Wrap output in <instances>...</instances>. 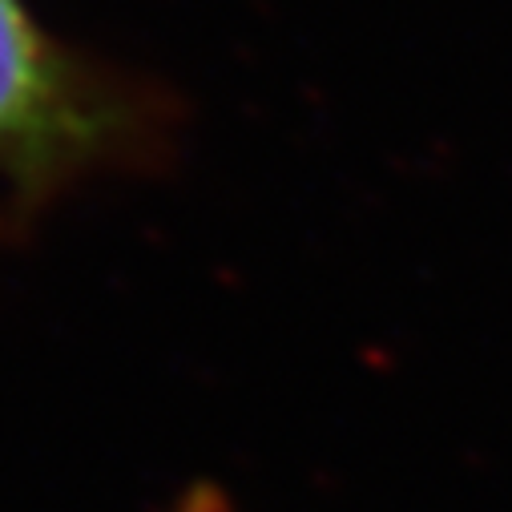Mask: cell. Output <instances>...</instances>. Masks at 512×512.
<instances>
[{
	"mask_svg": "<svg viewBox=\"0 0 512 512\" xmlns=\"http://www.w3.org/2000/svg\"><path fill=\"white\" fill-rule=\"evenodd\" d=\"M97 138V113L21 0H0V166L45 174Z\"/></svg>",
	"mask_w": 512,
	"mask_h": 512,
	"instance_id": "obj_1",
	"label": "cell"
},
{
	"mask_svg": "<svg viewBox=\"0 0 512 512\" xmlns=\"http://www.w3.org/2000/svg\"><path fill=\"white\" fill-rule=\"evenodd\" d=\"M178 512H226V504H222V496H218V488H210V484H198L186 500H182V508Z\"/></svg>",
	"mask_w": 512,
	"mask_h": 512,
	"instance_id": "obj_2",
	"label": "cell"
}]
</instances>
